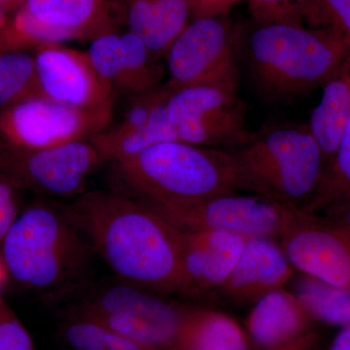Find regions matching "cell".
<instances>
[{
    "mask_svg": "<svg viewBox=\"0 0 350 350\" xmlns=\"http://www.w3.org/2000/svg\"><path fill=\"white\" fill-rule=\"evenodd\" d=\"M328 350H350V325L340 329L332 340Z\"/></svg>",
    "mask_w": 350,
    "mask_h": 350,
    "instance_id": "obj_35",
    "label": "cell"
},
{
    "mask_svg": "<svg viewBox=\"0 0 350 350\" xmlns=\"http://www.w3.org/2000/svg\"><path fill=\"white\" fill-rule=\"evenodd\" d=\"M294 287L290 291L313 321L340 328L350 325L349 292L303 273L296 278Z\"/></svg>",
    "mask_w": 350,
    "mask_h": 350,
    "instance_id": "obj_22",
    "label": "cell"
},
{
    "mask_svg": "<svg viewBox=\"0 0 350 350\" xmlns=\"http://www.w3.org/2000/svg\"><path fill=\"white\" fill-rule=\"evenodd\" d=\"M4 24V17L3 14H2L1 11H0V27Z\"/></svg>",
    "mask_w": 350,
    "mask_h": 350,
    "instance_id": "obj_39",
    "label": "cell"
},
{
    "mask_svg": "<svg viewBox=\"0 0 350 350\" xmlns=\"http://www.w3.org/2000/svg\"><path fill=\"white\" fill-rule=\"evenodd\" d=\"M29 0H0V5L1 6H13L25 2V5Z\"/></svg>",
    "mask_w": 350,
    "mask_h": 350,
    "instance_id": "obj_37",
    "label": "cell"
},
{
    "mask_svg": "<svg viewBox=\"0 0 350 350\" xmlns=\"http://www.w3.org/2000/svg\"><path fill=\"white\" fill-rule=\"evenodd\" d=\"M121 42L125 61L124 93L137 96L160 86L163 69L144 41L129 31L121 34Z\"/></svg>",
    "mask_w": 350,
    "mask_h": 350,
    "instance_id": "obj_24",
    "label": "cell"
},
{
    "mask_svg": "<svg viewBox=\"0 0 350 350\" xmlns=\"http://www.w3.org/2000/svg\"><path fill=\"white\" fill-rule=\"evenodd\" d=\"M15 24L18 31L24 34L25 38L34 42L42 44V46L61 44L64 41L77 39L70 32L39 22L25 9H22L17 16Z\"/></svg>",
    "mask_w": 350,
    "mask_h": 350,
    "instance_id": "obj_30",
    "label": "cell"
},
{
    "mask_svg": "<svg viewBox=\"0 0 350 350\" xmlns=\"http://www.w3.org/2000/svg\"><path fill=\"white\" fill-rule=\"evenodd\" d=\"M327 218L345 232L350 238V200L324 211Z\"/></svg>",
    "mask_w": 350,
    "mask_h": 350,
    "instance_id": "obj_34",
    "label": "cell"
},
{
    "mask_svg": "<svg viewBox=\"0 0 350 350\" xmlns=\"http://www.w3.org/2000/svg\"><path fill=\"white\" fill-rule=\"evenodd\" d=\"M36 80L34 59L24 53L0 57V105L12 100Z\"/></svg>",
    "mask_w": 350,
    "mask_h": 350,
    "instance_id": "obj_28",
    "label": "cell"
},
{
    "mask_svg": "<svg viewBox=\"0 0 350 350\" xmlns=\"http://www.w3.org/2000/svg\"><path fill=\"white\" fill-rule=\"evenodd\" d=\"M349 200H350V116L345 122L335 151L327 163L319 190L305 211L319 214Z\"/></svg>",
    "mask_w": 350,
    "mask_h": 350,
    "instance_id": "obj_23",
    "label": "cell"
},
{
    "mask_svg": "<svg viewBox=\"0 0 350 350\" xmlns=\"http://www.w3.org/2000/svg\"><path fill=\"white\" fill-rule=\"evenodd\" d=\"M252 9L262 24L301 25V14L330 29L320 0H252Z\"/></svg>",
    "mask_w": 350,
    "mask_h": 350,
    "instance_id": "obj_27",
    "label": "cell"
},
{
    "mask_svg": "<svg viewBox=\"0 0 350 350\" xmlns=\"http://www.w3.org/2000/svg\"><path fill=\"white\" fill-rule=\"evenodd\" d=\"M290 350H319L317 349V340L308 342V344L300 345V347H295V349Z\"/></svg>",
    "mask_w": 350,
    "mask_h": 350,
    "instance_id": "obj_36",
    "label": "cell"
},
{
    "mask_svg": "<svg viewBox=\"0 0 350 350\" xmlns=\"http://www.w3.org/2000/svg\"><path fill=\"white\" fill-rule=\"evenodd\" d=\"M176 234L188 297L194 298L217 292L231 275L248 239L209 230L176 228Z\"/></svg>",
    "mask_w": 350,
    "mask_h": 350,
    "instance_id": "obj_11",
    "label": "cell"
},
{
    "mask_svg": "<svg viewBox=\"0 0 350 350\" xmlns=\"http://www.w3.org/2000/svg\"><path fill=\"white\" fill-rule=\"evenodd\" d=\"M0 350H36L29 332L0 295Z\"/></svg>",
    "mask_w": 350,
    "mask_h": 350,
    "instance_id": "obj_29",
    "label": "cell"
},
{
    "mask_svg": "<svg viewBox=\"0 0 350 350\" xmlns=\"http://www.w3.org/2000/svg\"><path fill=\"white\" fill-rule=\"evenodd\" d=\"M24 9L39 22L70 32L77 39L110 32L105 0H29Z\"/></svg>",
    "mask_w": 350,
    "mask_h": 350,
    "instance_id": "obj_19",
    "label": "cell"
},
{
    "mask_svg": "<svg viewBox=\"0 0 350 350\" xmlns=\"http://www.w3.org/2000/svg\"><path fill=\"white\" fill-rule=\"evenodd\" d=\"M165 103L144 128L131 131L107 128L90 138V142L100 152L105 162L110 163L130 159L160 142H177L174 126L167 118Z\"/></svg>",
    "mask_w": 350,
    "mask_h": 350,
    "instance_id": "obj_21",
    "label": "cell"
},
{
    "mask_svg": "<svg viewBox=\"0 0 350 350\" xmlns=\"http://www.w3.org/2000/svg\"><path fill=\"white\" fill-rule=\"evenodd\" d=\"M113 103L98 108H79L42 96L16 105L8 126L16 142L31 151L90 139L107 128Z\"/></svg>",
    "mask_w": 350,
    "mask_h": 350,
    "instance_id": "obj_8",
    "label": "cell"
},
{
    "mask_svg": "<svg viewBox=\"0 0 350 350\" xmlns=\"http://www.w3.org/2000/svg\"><path fill=\"white\" fill-rule=\"evenodd\" d=\"M190 12L188 0H131L129 29L160 59L187 27Z\"/></svg>",
    "mask_w": 350,
    "mask_h": 350,
    "instance_id": "obj_17",
    "label": "cell"
},
{
    "mask_svg": "<svg viewBox=\"0 0 350 350\" xmlns=\"http://www.w3.org/2000/svg\"><path fill=\"white\" fill-rule=\"evenodd\" d=\"M153 208L178 229L209 230L246 239L276 241H280L301 211L262 196L241 194L238 191L214 196L188 206Z\"/></svg>",
    "mask_w": 350,
    "mask_h": 350,
    "instance_id": "obj_6",
    "label": "cell"
},
{
    "mask_svg": "<svg viewBox=\"0 0 350 350\" xmlns=\"http://www.w3.org/2000/svg\"><path fill=\"white\" fill-rule=\"evenodd\" d=\"M105 162L89 139L31 151L22 162L27 181L45 194L70 198L83 195L88 177Z\"/></svg>",
    "mask_w": 350,
    "mask_h": 350,
    "instance_id": "obj_13",
    "label": "cell"
},
{
    "mask_svg": "<svg viewBox=\"0 0 350 350\" xmlns=\"http://www.w3.org/2000/svg\"><path fill=\"white\" fill-rule=\"evenodd\" d=\"M7 275V271L5 269V266H4L3 262L0 259V286H1L2 282L5 280V278Z\"/></svg>",
    "mask_w": 350,
    "mask_h": 350,
    "instance_id": "obj_38",
    "label": "cell"
},
{
    "mask_svg": "<svg viewBox=\"0 0 350 350\" xmlns=\"http://www.w3.org/2000/svg\"><path fill=\"white\" fill-rule=\"evenodd\" d=\"M191 11L197 14V18L213 17L216 13L227 8L234 0H188Z\"/></svg>",
    "mask_w": 350,
    "mask_h": 350,
    "instance_id": "obj_33",
    "label": "cell"
},
{
    "mask_svg": "<svg viewBox=\"0 0 350 350\" xmlns=\"http://www.w3.org/2000/svg\"><path fill=\"white\" fill-rule=\"evenodd\" d=\"M86 53L94 70L114 94L124 93L125 61L121 36L112 31L101 34L93 39Z\"/></svg>",
    "mask_w": 350,
    "mask_h": 350,
    "instance_id": "obj_26",
    "label": "cell"
},
{
    "mask_svg": "<svg viewBox=\"0 0 350 350\" xmlns=\"http://www.w3.org/2000/svg\"><path fill=\"white\" fill-rule=\"evenodd\" d=\"M349 116L350 49L340 66L322 86L321 98L308 123L324 152L327 163Z\"/></svg>",
    "mask_w": 350,
    "mask_h": 350,
    "instance_id": "obj_18",
    "label": "cell"
},
{
    "mask_svg": "<svg viewBox=\"0 0 350 350\" xmlns=\"http://www.w3.org/2000/svg\"><path fill=\"white\" fill-rule=\"evenodd\" d=\"M119 181L148 206L176 208L238 191L230 151L165 142L112 163Z\"/></svg>",
    "mask_w": 350,
    "mask_h": 350,
    "instance_id": "obj_2",
    "label": "cell"
},
{
    "mask_svg": "<svg viewBox=\"0 0 350 350\" xmlns=\"http://www.w3.org/2000/svg\"><path fill=\"white\" fill-rule=\"evenodd\" d=\"M0 246L7 275L41 293L78 282L93 250L64 211L47 206L29 207L18 216Z\"/></svg>",
    "mask_w": 350,
    "mask_h": 350,
    "instance_id": "obj_5",
    "label": "cell"
},
{
    "mask_svg": "<svg viewBox=\"0 0 350 350\" xmlns=\"http://www.w3.org/2000/svg\"><path fill=\"white\" fill-rule=\"evenodd\" d=\"M77 310L126 315L161 329L176 340L182 321V306L130 283L108 285L98 290Z\"/></svg>",
    "mask_w": 350,
    "mask_h": 350,
    "instance_id": "obj_15",
    "label": "cell"
},
{
    "mask_svg": "<svg viewBox=\"0 0 350 350\" xmlns=\"http://www.w3.org/2000/svg\"><path fill=\"white\" fill-rule=\"evenodd\" d=\"M172 350H254L245 328L231 315L206 306H182Z\"/></svg>",
    "mask_w": 350,
    "mask_h": 350,
    "instance_id": "obj_16",
    "label": "cell"
},
{
    "mask_svg": "<svg viewBox=\"0 0 350 350\" xmlns=\"http://www.w3.org/2000/svg\"><path fill=\"white\" fill-rule=\"evenodd\" d=\"M349 50L332 29L262 24L248 39L246 56L258 90L271 100H287L323 86Z\"/></svg>",
    "mask_w": 350,
    "mask_h": 350,
    "instance_id": "obj_4",
    "label": "cell"
},
{
    "mask_svg": "<svg viewBox=\"0 0 350 350\" xmlns=\"http://www.w3.org/2000/svg\"><path fill=\"white\" fill-rule=\"evenodd\" d=\"M278 241L295 271L350 293V238L330 219L301 209Z\"/></svg>",
    "mask_w": 350,
    "mask_h": 350,
    "instance_id": "obj_9",
    "label": "cell"
},
{
    "mask_svg": "<svg viewBox=\"0 0 350 350\" xmlns=\"http://www.w3.org/2000/svg\"><path fill=\"white\" fill-rule=\"evenodd\" d=\"M330 27L337 31L350 49V0H320Z\"/></svg>",
    "mask_w": 350,
    "mask_h": 350,
    "instance_id": "obj_31",
    "label": "cell"
},
{
    "mask_svg": "<svg viewBox=\"0 0 350 350\" xmlns=\"http://www.w3.org/2000/svg\"><path fill=\"white\" fill-rule=\"evenodd\" d=\"M69 350H147L93 320L73 314L62 327Z\"/></svg>",
    "mask_w": 350,
    "mask_h": 350,
    "instance_id": "obj_25",
    "label": "cell"
},
{
    "mask_svg": "<svg viewBox=\"0 0 350 350\" xmlns=\"http://www.w3.org/2000/svg\"><path fill=\"white\" fill-rule=\"evenodd\" d=\"M313 323L297 297L282 288L251 306L245 330L254 350H290L317 340Z\"/></svg>",
    "mask_w": 350,
    "mask_h": 350,
    "instance_id": "obj_14",
    "label": "cell"
},
{
    "mask_svg": "<svg viewBox=\"0 0 350 350\" xmlns=\"http://www.w3.org/2000/svg\"><path fill=\"white\" fill-rule=\"evenodd\" d=\"M296 273L280 241L248 239L236 267L215 294L234 306H252L262 297L286 286Z\"/></svg>",
    "mask_w": 350,
    "mask_h": 350,
    "instance_id": "obj_12",
    "label": "cell"
},
{
    "mask_svg": "<svg viewBox=\"0 0 350 350\" xmlns=\"http://www.w3.org/2000/svg\"><path fill=\"white\" fill-rule=\"evenodd\" d=\"M230 151L238 191L305 211L327 161L308 124L266 126Z\"/></svg>",
    "mask_w": 350,
    "mask_h": 350,
    "instance_id": "obj_3",
    "label": "cell"
},
{
    "mask_svg": "<svg viewBox=\"0 0 350 350\" xmlns=\"http://www.w3.org/2000/svg\"><path fill=\"white\" fill-rule=\"evenodd\" d=\"M17 217L12 189L5 182H0V244Z\"/></svg>",
    "mask_w": 350,
    "mask_h": 350,
    "instance_id": "obj_32",
    "label": "cell"
},
{
    "mask_svg": "<svg viewBox=\"0 0 350 350\" xmlns=\"http://www.w3.org/2000/svg\"><path fill=\"white\" fill-rule=\"evenodd\" d=\"M34 64L40 96L79 108L113 103L112 88L94 70L87 53L50 44L38 51Z\"/></svg>",
    "mask_w": 350,
    "mask_h": 350,
    "instance_id": "obj_10",
    "label": "cell"
},
{
    "mask_svg": "<svg viewBox=\"0 0 350 350\" xmlns=\"http://www.w3.org/2000/svg\"><path fill=\"white\" fill-rule=\"evenodd\" d=\"M165 57V86L170 90L197 84L239 86L238 57L229 25L214 16L188 25Z\"/></svg>",
    "mask_w": 350,
    "mask_h": 350,
    "instance_id": "obj_7",
    "label": "cell"
},
{
    "mask_svg": "<svg viewBox=\"0 0 350 350\" xmlns=\"http://www.w3.org/2000/svg\"><path fill=\"white\" fill-rule=\"evenodd\" d=\"M238 87L225 84H197L170 90L165 108L172 125L202 121L243 105Z\"/></svg>",
    "mask_w": 350,
    "mask_h": 350,
    "instance_id": "obj_20",
    "label": "cell"
},
{
    "mask_svg": "<svg viewBox=\"0 0 350 350\" xmlns=\"http://www.w3.org/2000/svg\"><path fill=\"white\" fill-rule=\"evenodd\" d=\"M64 213L122 282L188 297L176 228L153 207L96 191L79 196Z\"/></svg>",
    "mask_w": 350,
    "mask_h": 350,
    "instance_id": "obj_1",
    "label": "cell"
}]
</instances>
